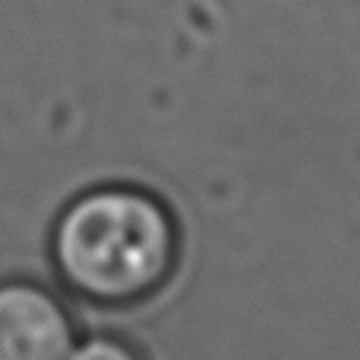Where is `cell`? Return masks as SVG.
I'll return each mask as SVG.
<instances>
[{"instance_id":"obj_2","label":"cell","mask_w":360,"mask_h":360,"mask_svg":"<svg viewBox=\"0 0 360 360\" xmlns=\"http://www.w3.org/2000/svg\"><path fill=\"white\" fill-rule=\"evenodd\" d=\"M75 323L53 294L32 281L0 283V360H69Z\"/></svg>"},{"instance_id":"obj_1","label":"cell","mask_w":360,"mask_h":360,"mask_svg":"<svg viewBox=\"0 0 360 360\" xmlns=\"http://www.w3.org/2000/svg\"><path fill=\"white\" fill-rule=\"evenodd\" d=\"M180 231L167 204L133 186L77 196L53 228V262L72 292L98 304H135L169 281Z\"/></svg>"},{"instance_id":"obj_3","label":"cell","mask_w":360,"mask_h":360,"mask_svg":"<svg viewBox=\"0 0 360 360\" xmlns=\"http://www.w3.org/2000/svg\"><path fill=\"white\" fill-rule=\"evenodd\" d=\"M69 360H143V355L127 342L112 334H96L77 342Z\"/></svg>"}]
</instances>
